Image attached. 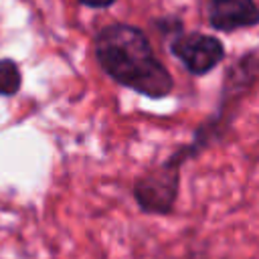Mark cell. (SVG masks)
I'll list each match as a JSON object with an SVG mask.
<instances>
[{"instance_id":"cell-1","label":"cell","mask_w":259,"mask_h":259,"mask_svg":"<svg viewBox=\"0 0 259 259\" xmlns=\"http://www.w3.org/2000/svg\"><path fill=\"white\" fill-rule=\"evenodd\" d=\"M95 55L103 71L117 83L152 99L172 89V77L156 59L142 30L130 24H111L95 38Z\"/></svg>"},{"instance_id":"cell-2","label":"cell","mask_w":259,"mask_h":259,"mask_svg":"<svg viewBox=\"0 0 259 259\" xmlns=\"http://www.w3.org/2000/svg\"><path fill=\"white\" fill-rule=\"evenodd\" d=\"M178 190V162L170 160L164 166L148 172L134 184V196L146 212H168Z\"/></svg>"},{"instance_id":"cell-3","label":"cell","mask_w":259,"mask_h":259,"mask_svg":"<svg viewBox=\"0 0 259 259\" xmlns=\"http://www.w3.org/2000/svg\"><path fill=\"white\" fill-rule=\"evenodd\" d=\"M172 53L184 63V67L190 73L202 75L210 71L214 65H219V61L225 55V49L214 36L192 32L178 36L172 42Z\"/></svg>"},{"instance_id":"cell-4","label":"cell","mask_w":259,"mask_h":259,"mask_svg":"<svg viewBox=\"0 0 259 259\" xmlns=\"http://www.w3.org/2000/svg\"><path fill=\"white\" fill-rule=\"evenodd\" d=\"M210 24L219 30H235L259 22V8L253 0H212L208 8Z\"/></svg>"},{"instance_id":"cell-5","label":"cell","mask_w":259,"mask_h":259,"mask_svg":"<svg viewBox=\"0 0 259 259\" xmlns=\"http://www.w3.org/2000/svg\"><path fill=\"white\" fill-rule=\"evenodd\" d=\"M20 89V69L14 61H0V95H14Z\"/></svg>"},{"instance_id":"cell-6","label":"cell","mask_w":259,"mask_h":259,"mask_svg":"<svg viewBox=\"0 0 259 259\" xmlns=\"http://www.w3.org/2000/svg\"><path fill=\"white\" fill-rule=\"evenodd\" d=\"M85 6H91V8H103V6H109L113 4L115 0H81Z\"/></svg>"}]
</instances>
